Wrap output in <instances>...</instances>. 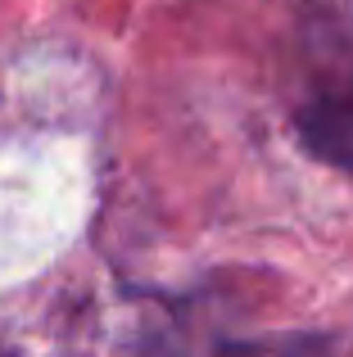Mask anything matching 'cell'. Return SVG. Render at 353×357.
Here are the masks:
<instances>
[{"mask_svg": "<svg viewBox=\"0 0 353 357\" xmlns=\"http://www.w3.org/2000/svg\"><path fill=\"white\" fill-rule=\"evenodd\" d=\"M294 131H299L303 149L313 158L353 176V82L303 100L299 114H294Z\"/></svg>", "mask_w": 353, "mask_h": 357, "instance_id": "1", "label": "cell"}]
</instances>
